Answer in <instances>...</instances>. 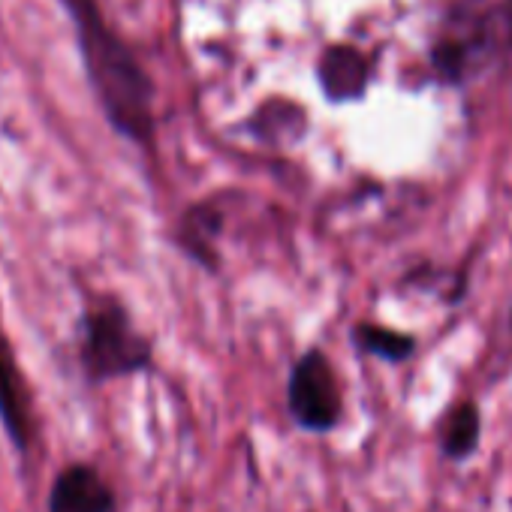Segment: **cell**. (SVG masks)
<instances>
[{"instance_id":"3","label":"cell","mask_w":512,"mask_h":512,"mask_svg":"<svg viewBox=\"0 0 512 512\" xmlns=\"http://www.w3.org/2000/svg\"><path fill=\"white\" fill-rule=\"evenodd\" d=\"M293 419L308 431H332L341 419V389L329 359L320 350L305 353L290 377Z\"/></svg>"},{"instance_id":"6","label":"cell","mask_w":512,"mask_h":512,"mask_svg":"<svg viewBox=\"0 0 512 512\" xmlns=\"http://www.w3.org/2000/svg\"><path fill=\"white\" fill-rule=\"evenodd\" d=\"M320 76H323V88H326L329 97L350 100V97L362 94L368 70H365V61H362L359 52H353V49H332L323 58Z\"/></svg>"},{"instance_id":"4","label":"cell","mask_w":512,"mask_h":512,"mask_svg":"<svg viewBox=\"0 0 512 512\" xmlns=\"http://www.w3.org/2000/svg\"><path fill=\"white\" fill-rule=\"evenodd\" d=\"M49 512H115V491L97 467L70 464L52 482Z\"/></svg>"},{"instance_id":"1","label":"cell","mask_w":512,"mask_h":512,"mask_svg":"<svg viewBox=\"0 0 512 512\" xmlns=\"http://www.w3.org/2000/svg\"><path fill=\"white\" fill-rule=\"evenodd\" d=\"M61 4L73 19L85 73L106 118L118 133L136 142H148L154 130L151 82L145 79L133 52L106 25L97 0H61Z\"/></svg>"},{"instance_id":"5","label":"cell","mask_w":512,"mask_h":512,"mask_svg":"<svg viewBox=\"0 0 512 512\" xmlns=\"http://www.w3.org/2000/svg\"><path fill=\"white\" fill-rule=\"evenodd\" d=\"M0 425L7 428V434L19 452L31 449V440H34L31 401H28L25 380L16 368V356H13L4 332H0Z\"/></svg>"},{"instance_id":"7","label":"cell","mask_w":512,"mask_h":512,"mask_svg":"<svg viewBox=\"0 0 512 512\" xmlns=\"http://www.w3.org/2000/svg\"><path fill=\"white\" fill-rule=\"evenodd\" d=\"M217 229H220V214L211 205H199V208L187 211V217L181 220L178 241L193 256V260H199L205 266H214L217 263V256H214Z\"/></svg>"},{"instance_id":"2","label":"cell","mask_w":512,"mask_h":512,"mask_svg":"<svg viewBox=\"0 0 512 512\" xmlns=\"http://www.w3.org/2000/svg\"><path fill=\"white\" fill-rule=\"evenodd\" d=\"M82 368L91 383L139 374L151 365V344L118 299H97L82 320Z\"/></svg>"},{"instance_id":"9","label":"cell","mask_w":512,"mask_h":512,"mask_svg":"<svg viewBox=\"0 0 512 512\" xmlns=\"http://www.w3.org/2000/svg\"><path fill=\"white\" fill-rule=\"evenodd\" d=\"M356 341H359L362 350H368V353H374V356H380L386 362H404L416 347L410 335L392 332L386 326H371V323L356 326Z\"/></svg>"},{"instance_id":"8","label":"cell","mask_w":512,"mask_h":512,"mask_svg":"<svg viewBox=\"0 0 512 512\" xmlns=\"http://www.w3.org/2000/svg\"><path fill=\"white\" fill-rule=\"evenodd\" d=\"M479 428H482V419H479V410L476 404H458L449 410L443 428H440V443H443V452L449 458H467L476 443H479Z\"/></svg>"}]
</instances>
